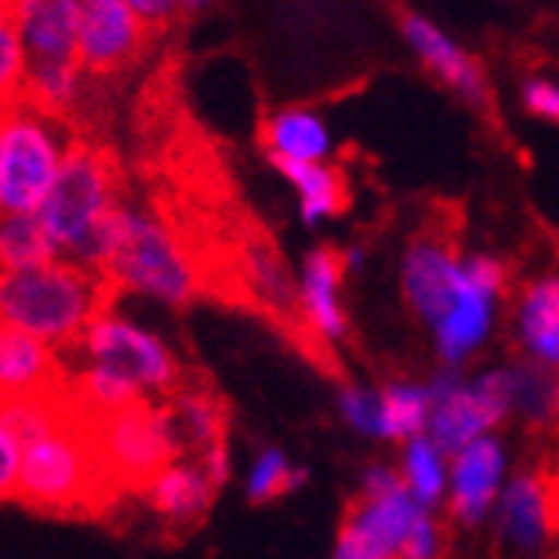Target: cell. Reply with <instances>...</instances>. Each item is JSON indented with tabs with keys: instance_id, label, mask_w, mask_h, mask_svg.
Returning <instances> with one entry per match:
<instances>
[{
	"instance_id": "1",
	"label": "cell",
	"mask_w": 559,
	"mask_h": 559,
	"mask_svg": "<svg viewBox=\"0 0 559 559\" xmlns=\"http://www.w3.org/2000/svg\"><path fill=\"white\" fill-rule=\"evenodd\" d=\"M93 419L66 384L48 395L0 399V423L21 443L14 501L62 519H100L114 508L120 488L96 447Z\"/></svg>"
},
{
	"instance_id": "2",
	"label": "cell",
	"mask_w": 559,
	"mask_h": 559,
	"mask_svg": "<svg viewBox=\"0 0 559 559\" xmlns=\"http://www.w3.org/2000/svg\"><path fill=\"white\" fill-rule=\"evenodd\" d=\"M120 288L90 264L48 258L28 269L0 272V323L69 350L96 312H107Z\"/></svg>"
},
{
	"instance_id": "3",
	"label": "cell",
	"mask_w": 559,
	"mask_h": 559,
	"mask_svg": "<svg viewBox=\"0 0 559 559\" xmlns=\"http://www.w3.org/2000/svg\"><path fill=\"white\" fill-rule=\"evenodd\" d=\"M124 200L128 182L114 144L96 141L90 134H69L59 173L35 216L52 240L56 254L80 261L96 224Z\"/></svg>"
},
{
	"instance_id": "4",
	"label": "cell",
	"mask_w": 559,
	"mask_h": 559,
	"mask_svg": "<svg viewBox=\"0 0 559 559\" xmlns=\"http://www.w3.org/2000/svg\"><path fill=\"white\" fill-rule=\"evenodd\" d=\"M100 275L120 292H144L162 302L186 306L203 292L197 258L162 216L141 213L128 200L110 216V248Z\"/></svg>"
},
{
	"instance_id": "5",
	"label": "cell",
	"mask_w": 559,
	"mask_h": 559,
	"mask_svg": "<svg viewBox=\"0 0 559 559\" xmlns=\"http://www.w3.org/2000/svg\"><path fill=\"white\" fill-rule=\"evenodd\" d=\"M62 120L21 96L0 107V213H35L52 186L69 144Z\"/></svg>"
},
{
	"instance_id": "6",
	"label": "cell",
	"mask_w": 559,
	"mask_h": 559,
	"mask_svg": "<svg viewBox=\"0 0 559 559\" xmlns=\"http://www.w3.org/2000/svg\"><path fill=\"white\" fill-rule=\"evenodd\" d=\"M96 447L120 495H141L148 480L182 456V443L165 399L141 395L93 419Z\"/></svg>"
},
{
	"instance_id": "7",
	"label": "cell",
	"mask_w": 559,
	"mask_h": 559,
	"mask_svg": "<svg viewBox=\"0 0 559 559\" xmlns=\"http://www.w3.org/2000/svg\"><path fill=\"white\" fill-rule=\"evenodd\" d=\"M69 350H83L90 364L131 378L148 399H168L186 378L182 364L158 336L120 320L110 309L96 312Z\"/></svg>"
},
{
	"instance_id": "8",
	"label": "cell",
	"mask_w": 559,
	"mask_h": 559,
	"mask_svg": "<svg viewBox=\"0 0 559 559\" xmlns=\"http://www.w3.org/2000/svg\"><path fill=\"white\" fill-rule=\"evenodd\" d=\"M402 285L405 296L429 326H436L443 316L464 296L471 275L460 258L453 224L436 221L412 237L405 264H402Z\"/></svg>"
},
{
	"instance_id": "9",
	"label": "cell",
	"mask_w": 559,
	"mask_h": 559,
	"mask_svg": "<svg viewBox=\"0 0 559 559\" xmlns=\"http://www.w3.org/2000/svg\"><path fill=\"white\" fill-rule=\"evenodd\" d=\"M148 35V24L131 11L128 0H80L76 59L86 76L110 80L124 72L141 59Z\"/></svg>"
},
{
	"instance_id": "10",
	"label": "cell",
	"mask_w": 559,
	"mask_h": 559,
	"mask_svg": "<svg viewBox=\"0 0 559 559\" xmlns=\"http://www.w3.org/2000/svg\"><path fill=\"white\" fill-rule=\"evenodd\" d=\"M423 512V504L408 495V488L388 495H364L357 498L336 532L340 559H388L399 556L412 522Z\"/></svg>"
},
{
	"instance_id": "11",
	"label": "cell",
	"mask_w": 559,
	"mask_h": 559,
	"mask_svg": "<svg viewBox=\"0 0 559 559\" xmlns=\"http://www.w3.org/2000/svg\"><path fill=\"white\" fill-rule=\"evenodd\" d=\"M453 456L450 467V512L460 525L477 528L488 519L504 477V450L495 436H477L464 443Z\"/></svg>"
},
{
	"instance_id": "12",
	"label": "cell",
	"mask_w": 559,
	"mask_h": 559,
	"mask_svg": "<svg viewBox=\"0 0 559 559\" xmlns=\"http://www.w3.org/2000/svg\"><path fill=\"white\" fill-rule=\"evenodd\" d=\"M69 381L62 350L17 326L0 323V399H32L59 392Z\"/></svg>"
},
{
	"instance_id": "13",
	"label": "cell",
	"mask_w": 559,
	"mask_h": 559,
	"mask_svg": "<svg viewBox=\"0 0 559 559\" xmlns=\"http://www.w3.org/2000/svg\"><path fill=\"white\" fill-rule=\"evenodd\" d=\"M8 14L24 45V62L76 59L80 0H8Z\"/></svg>"
},
{
	"instance_id": "14",
	"label": "cell",
	"mask_w": 559,
	"mask_h": 559,
	"mask_svg": "<svg viewBox=\"0 0 559 559\" xmlns=\"http://www.w3.org/2000/svg\"><path fill=\"white\" fill-rule=\"evenodd\" d=\"M556 532V488L549 471H522L501 498V536L519 552H543Z\"/></svg>"
},
{
	"instance_id": "15",
	"label": "cell",
	"mask_w": 559,
	"mask_h": 559,
	"mask_svg": "<svg viewBox=\"0 0 559 559\" xmlns=\"http://www.w3.org/2000/svg\"><path fill=\"white\" fill-rule=\"evenodd\" d=\"M402 35L429 72H436L447 86H453L467 104H474L480 110H491V90H488V80H484L480 66L464 52V48L453 45L432 21H426L423 14L405 11L402 14Z\"/></svg>"
},
{
	"instance_id": "16",
	"label": "cell",
	"mask_w": 559,
	"mask_h": 559,
	"mask_svg": "<svg viewBox=\"0 0 559 559\" xmlns=\"http://www.w3.org/2000/svg\"><path fill=\"white\" fill-rule=\"evenodd\" d=\"M432 408H429V440L443 453H456L464 443L477 440L491 426H498V416L480 402L474 384H464L456 374H440L429 384Z\"/></svg>"
},
{
	"instance_id": "17",
	"label": "cell",
	"mask_w": 559,
	"mask_h": 559,
	"mask_svg": "<svg viewBox=\"0 0 559 559\" xmlns=\"http://www.w3.org/2000/svg\"><path fill=\"white\" fill-rule=\"evenodd\" d=\"M216 488L210 484V477L203 474V467L197 460L179 456L168 467H162L148 488L141 491V498L148 501L152 512L176 528H200V522L206 519L210 504H213Z\"/></svg>"
},
{
	"instance_id": "18",
	"label": "cell",
	"mask_w": 559,
	"mask_h": 559,
	"mask_svg": "<svg viewBox=\"0 0 559 559\" xmlns=\"http://www.w3.org/2000/svg\"><path fill=\"white\" fill-rule=\"evenodd\" d=\"M344 275H347V264L336 248H320L306 258V272L299 285V316L306 330L320 340V344H333V340L347 333L344 309H340V299H336V288Z\"/></svg>"
},
{
	"instance_id": "19",
	"label": "cell",
	"mask_w": 559,
	"mask_h": 559,
	"mask_svg": "<svg viewBox=\"0 0 559 559\" xmlns=\"http://www.w3.org/2000/svg\"><path fill=\"white\" fill-rule=\"evenodd\" d=\"M498 296H501V288L471 275L467 292L456 299V306L443 316V320L432 326L436 330V344H440V354H443V360L450 364V368H456L460 360L471 357L484 344V340H488L491 323H495Z\"/></svg>"
},
{
	"instance_id": "20",
	"label": "cell",
	"mask_w": 559,
	"mask_h": 559,
	"mask_svg": "<svg viewBox=\"0 0 559 559\" xmlns=\"http://www.w3.org/2000/svg\"><path fill=\"white\" fill-rule=\"evenodd\" d=\"M272 165L299 189L302 197V216L306 224L316 227L326 216H336L350 206V186L344 173L333 165H323V158H278L272 155Z\"/></svg>"
},
{
	"instance_id": "21",
	"label": "cell",
	"mask_w": 559,
	"mask_h": 559,
	"mask_svg": "<svg viewBox=\"0 0 559 559\" xmlns=\"http://www.w3.org/2000/svg\"><path fill=\"white\" fill-rule=\"evenodd\" d=\"M261 144L269 148V158H326L330 131L320 114L306 107H288L261 124Z\"/></svg>"
},
{
	"instance_id": "22",
	"label": "cell",
	"mask_w": 559,
	"mask_h": 559,
	"mask_svg": "<svg viewBox=\"0 0 559 559\" xmlns=\"http://www.w3.org/2000/svg\"><path fill=\"white\" fill-rule=\"evenodd\" d=\"M519 330L528 354L556 368L559 360V282L556 278H539L522 296Z\"/></svg>"
},
{
	"instance_id": "23",
	"label": "cell",
	"mask_w": 559,
	"mask_h": 559,
	"mask_svg": "<svg viewBox=\"0 0 559 559\" xmlns=\"http://www.w3.org/2000/svg\"><path fill=\"white\" fill-rule=\"evenodd\" d=\"M56 258V248L35 213H0V272L28 269Z\"/></svg>"
},
{
	"instance_id": "24",
	"label": "cell",
	"mask_w": 559,
	"mask_h": 559,
	"mask_svg": "<svg viewBox=\"0 0 559 559\" xmlns=\"http://www.w3.org/2000/svg\"><path fill=\"white\" fill-rule=\"evenodd\" d=\"M405 464H402V480L408 495L416 498L423 508H432L443 501L447 491V453L436 447L429 436H412L405 440Z\"/></svg>"
},
{
	"instance_id": "25",
	"label": "cell",
	"mask_w": 559,
	"mask_h": 559,
	"mask_svg": "<svg viewBox=\"0 0 559 559\" xmlns=\"http://www.w3.org/2000/svg\"><path fill=\"white\" fill-rule=\"evenodd\" d=\"M381 402V436L388 440H412L426 432L432 395L423 384H388L378 392Z\"/></svg>"
},
{
	"instance_id": "26",
	"label": "cell",
	"mask_w": 559,
	"mask_h": 559,
	"mask_svg": "<svg viewBox=\"0 0 559 559\" xmlns=\"http://www.w3.org/2000/svg\"><path fill=\"white\" fill-rule=\"evenodd\" d=\"M515 378V405L536 426H549L556 419V378L552 364L543 360H522L512 371Z\"/></svg>"
},
{
	"instance_id": "27",
	"label": "cell",
	"mask_w": 559,
	"mask_h": 559,
	"mask_svg": "<svg viewBox=\"0 0 559 559\" xmlns=\"http://www.w3.org/2000/svg\"><path fill=\"white\" fill-rule=\"evenodd\" d=\"M302 480H306V471H302V467H288L285 453H278V450H264V453L258 456L254 471H251L248 495H251L254 504H261V501H272V498H282V495H288V491L302 488Z\"/></svg>"
},
{
	"instance_id": "28",
	"label": "cell",
	"mask_w": 559,
	"mask_h": 559,
	"mask_svg": "<svg viewBox=\"0 0 559 559\" xmlns=\"http://www.w3.org/2000/svg\"><path fill=\"white\" fill-rule=\"evenodd\" d=\"M21 76H24V45L17 38L11 14L4 11L0 14V107L17 96Z\"/></svg>"
},
{
	"instance_id": "29",
	"label": "cell",
	"mask_w": 559,
	"mask_h": 559,
	"mask_svg": "<svg viewBox=\"0 0 559 559\" xmlns=\"http://www.w3.org/2000/svg\"><path fill=\"white\" fill-rule=\"evenodd\" d=\"M340 405H344V416H347V423L354 429L368 432V436H381V402H378V392H364V388H344Z\"/></svg>"
},
{
	"instance_id": "30",
	"label": "cell",
	"mask_w": 559,
	"mask_h": 559,
	"mask_svg": "<svg viewBox=\"0 0 559 559\" xmlns=\"http://www.w3.org/2000/svg\"><path fill=\"white\" fill-rule=\"evenodd\" d=\"M474 392L480 395L484 405L495 412L498 423L515 408V378H512V371H488L484 378L474 381Z\"/></svg>"
},
{
	"instance_id": "31",
	"label": "cell",
	"mask_w": 559,
	"mask_h": 559,
	"mask_svg": "<svg viewBox=\"0 0 559 559\" xmlns=\"http://www.w3.org/2000/svg\"><path fill=\"white\" fill-rule=\"evenodd\" d=\"M436 552H440V528H436V522L429 519V508H423V512L416 515V522H412V528H408V536H405L399 556L429 559Z\"/></svg>"
},
{
	"instance_id": "32",
	"label": "cell",
	"mask_w": 559,
	"mask_h": 559,
	"mask_svg": "<svg viewBox=\"0 0 559 559\" xmlns=\"http://www.w3.org/2000/svg\"><path fill=\"white\" fill-rule=\"evenodd\" d=\"M21 471V443L17 436L0 423V501H14Z\"/></svg>"
},
{
	"instance_id": "33",
	"label": "cell",
	"mask_w": 559,
	"mask_h": 559,
	"mask_svg": "<svg viewBox=\"0 0 559 559\" xmlns=\"http://www.w3.org/2000/svg\"><path fill=\"white\" fill-rule=\"evenodd\" d=\"M522 100H525V107L532 114L543 117V120H556L559 117V90L549 80H528L525 90H522Z\"/></svg>"
},
{
	"instance_id": "34",
	"label": "cell",
	"mask_w": 559,
	"mask_h": 559,
	"mask_svg": "<svg viewBox=\"0 0 559 559\" xmlns=\"http://www.w3.org/2000/svg\"><path fill=\"white\" fill-rule=\"evenodd\" d=\"M131 11L148 24V32L158 35L168 28V21L179 14V0H128Z\"/></svg>"
},
{
	"instance_id": "35",
	"label": "cell",
	"mask_w": 559,
	"mask_h": 559,
	"mask_svg": "<svg viewBox=\"0 0 559 559\" xmlns=\"http://www.w3.org/2000/svg\"><path fill=\"white\" fill-rule=\"evenodd\" d=\"M213 0H179V11H186V14H192V11H203V8H210Z\"/></svg>"
}]
</instances>
